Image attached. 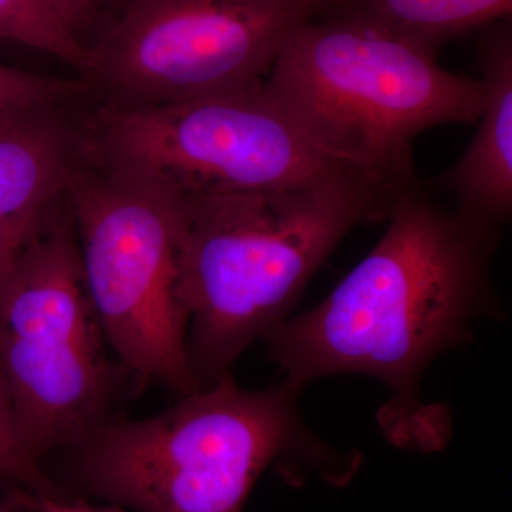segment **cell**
<instances>
[{"instance_id": "cell-6", "label": "cell", "mask_w": 512, "mask_h": 512, "mask_svg": "<svg viewBox=\"0 0 512 512\" xmlns=\"http://www.w3.org/2000/svg\"><path fill=\"white\" fill-rule=\"evenodd\" d=\"M107 349L72 218L57 210L0 272V369L43 464L103 423L119 376Z\"/></svg>"}, {"instance_id": "cell-18", "label": "cell", "mask_w": 512, "mask_h": 512, "mask_svg": "<svg viewBox=\"0 0 512 512\" xmlns=\"http://www.w3.org/2000/svg\"><path fill=\"white\" fill-rule=\"evenodd\" d=\"M289 2L315 18V16L323 15L328 10L335 8L340 0H289Z\"/></svg>"}, {"instance_id": "cell-14", "label": "cell", "mask_w": 512, "mask_h": 512, "mask_svg": "<svg viewBox=\"0 0 512 512\" xmlns=\"http://www.w3.org/2000/svg\"><path fill=\"white\" fill-rule=\"evenodd\" d=\"M87 80L39 76L0 64V116L22 111L63 109L89 92Z\"/></svg>"}, {"instance_id": "cell-16", "label": "cell", "mask_w": 512, "mask_h": 512, "mask_svg": "<svg viewBox=\"0 0 512 512\" xmlns=\"http://www.w3.org/2000/svg\"><path fill=\"white\" fill-rule=\"evenodd\" d=\"M23 503L32 512H127L117 505L92 503L73 495H33L19 491Z\"/></svg>"}, {"instance_id": "cell-5", "label": "cell", "mask_w": 512, "mask_h": 512, "mask_svg": "<svg viewBox=\"0 0 512 512\" xmlns=\"http://www.w3.org/2000/svg\"><path fill=\"white\" fill-rule=\"evenodd\" d=\"M77 127L83 164L170 202L350 171L312 146L264 82L156 106L103 103Z\"/></svg>"}, {"instance_id": "cell-1", "label": "cell", "mask_w": 512, "mask_h": 512, "mask_svg": "<svg viewBox=\"0 0 512 512\" xmlns=\"http://www.w3.org/2000/svg\"><path fill=\"white\" fill-rule=\"evenodd\" d=\"M375 248L328 298L265 335L296 389L319 377L382 380L392 400L380 426L396 446L436 451L447 423L420 403V379L493 308L490 264L501 229L450 211L414 181L393 192Z\"/></svg>"}, {"instance_id": "cell-15", "label": "cell", "mask_w": 512, "mask_h": 512, "mask_svg": "<svg viewBox=\"0 0 512 512\" xmlns=\"http://www.w3.org/2000/svg\"><path fill=\"white\" fill-rule=\"evenodd\" d=\"M121 2L123 0H47L64 28L86 47Z\"/></svg>"}, {"instance_id": "cell-10", "label": "cell", "mask_w": 512, "mask_h": 512, "mask_svg": "<svg viewBox=\"0 0 512 512\" xmlns=\"http://www.w3.org/2000/svg\"><path fill=\"white\" fill-rule=\"evenodd\" d=\"M60 113L0 116V222L47 217L64 201L82 158L79 127Z\"/></svg>"}, {"instance_id": "cell-2", "label": "cell", "mask_w": 512, "mask_h": 512, "mask_svg": "<svg viewBox=\"0 0 512 512\" xmlns=\"http://www.w3.org/2000/svg\"><path fill=\"white\" fill-rule=\"evenodd\" d=\"M392 190L353 171L274 190L167 201L177 218L178 295L200 384L285 319L357 225L382 220Z\"/></svg>"}, {"instance_id": "cell-11", "label": "cell", "mask_w": 512, "mask_h": 512, "mask_svg": "<svg viewBox=\"0 0 512 512\" xmlns=\"http://www.w3.org/2000/svg\"><path fill=\"white\" fill-rule=\"evenodd\" d=\"M326 13L359 20L439 55L450 40L510 19L512 0H340Z\"/></svg>"}, {"instance_id": "cell-19", "label": "cell", "mask_w": 512, "mask_h": 512, "mask_svg": "<svg viewBox=\"0 0 512 512\" xmlns=\"http://www.w3.org/2000/svg\"><path fill=\"white\" fill-rule=\"evenodd\" d=\"M0 512H32L28 505L23 503L18 491L9 490L8 495L0 500Z\"/></svg>"}, {"instance_id": "cell-12", "label": "cell", "mask_w": 512, "mask_h": 512, "mask_svg": "<svg viewBox=\"0 0 512 512\" xmlns=\"http://www.w3.org/2000/svg\"><path fill=\"white\" fill-rule=\"evenodd\" d=\"M0 39L42 50L86 77L89 49L69 32L47 0H0Z\"/></svg>"}, {"instance_id": "cell-8", "label": "cell", "mask_w": 512, "mask_h": 512, "mask_svg": "<svg viewBox=\"0 0 512 512\" xmlns=\"http://www.w3.org/2000/svg\"><path fill=\"white\" fill-rule=\"evenodd\" d=\"M309 18L289 0H123L87 46L84 80L119 106L248 89Z\"/></svg>"}, {"instance_id": "cell-9", "label": "cell", "mask_w": 512, "mask_h": 512, "mask_svg": "<svg viewBox=\"0 0 512 512\" xmlns=\"http://www.w3.org/2000/svg\"><path fill=\"white\" fill-rule=\"evenodd\" d=\"M478 39L483 110L466 153L440 178L454 210L501 229L512 214V25L500 20Z\"/></svg>"}, {"instance_id": "cell-17", "label": "cell", "mask_w": 512, "mask_h": 512, "mask_svg": "<svg viewBox=\"0 0 512 512\" xmlns=\"http://www.w3.org/2000/svg\"><path fill=\"white\" fill-rule=\"evenodd\" d=\"M57 211V210H56ZM55 211V212H56ZM32 220L0 222V272L26 242L55 215Z\"/></svg>"}, {"instance_id": "cell-13", "label": "cell", "mask_w": 512, "mask_h": 512, "mask_svg": "<svg viewBox=\"0 0 512 512\" xmlns=\"http://www.w3.org/2000/svg\"><path fill=\"white\" fill-rule=\"evenodd\" d=\"M0 483L33 495L66 494L47 476L20 433L5 376L0 369Z\"/></svg>"}, {"instance_id": "cell-7", "label": "cell", "mask_w": 512, "mask_h": 512, "mask_svg": "<svg viewBox=\"0 0 512 512\" xmlns=\"http://www.w3.org/2000/svg\"><path fill=\"white\" fill-rule=\"evenodd\" d=\"M107 345L141 382L201 389L178 295L177 218L156 195L80 164L64 197Z\"/></svg>"}, {"instance_id": "cell-3", "label": "cell", "mask_w": 512, "mask_h": 512, "mask_svg": "<svg viewBox=\"0 0 512 512\" xmlns=\"http://www.w3.org/2000/svg\"><path fill=\"white\" fill-rule=\"evenodd\" d=\"M298 394L285 382L242 389L227 373L157 416L103 421L70 446L59 487L137 512H242L259 477L284 457L348 480L349 464L336 463L303 426Z\"/></svg>"}, {"instance_id": "cell-4", "label": "cell", "mask_w": 512, "mask_h": 512, "mask_svg": "<svg viewBox=\"0 0 512 512\" xmlns=\"http://www.w3.org/2000/svg\"><path fill=\"white\" fill-rule=\"evenodd\" d=\"M264 89L323 156L392 191L417 181L423 131L476 124L484 101L481 80L436 53L333 13L289 32Z\"/></svg>"}]
</instances>
